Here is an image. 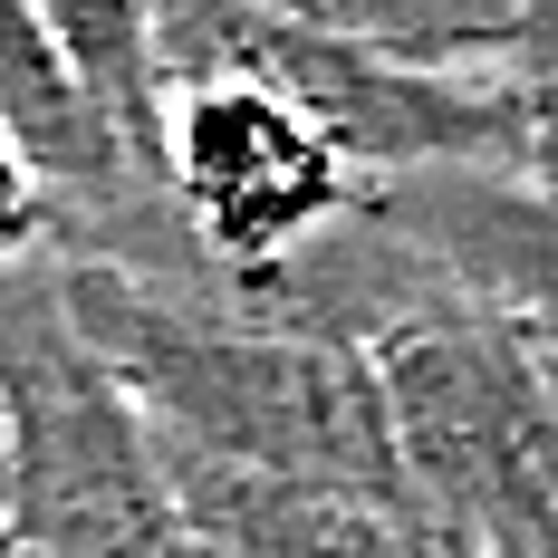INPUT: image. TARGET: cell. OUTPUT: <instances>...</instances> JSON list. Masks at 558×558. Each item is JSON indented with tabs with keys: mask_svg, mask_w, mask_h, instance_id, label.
<instances>
[{
	"mask_svg": "<svg viewBox=\"0 0 558 558\" xmlns=\"http://www.w3.org/2000/svg\"><path fill=\"white\" fill-rule=\"evenodd\" d=\"M472 87H492L510 116V173L520 183H539L558 193V10H520V29H510V49L472 77Z\"/></svg>",
	"mask_w": 558,
	"mask_h": 558,
	"instance_id": "8",
	"label": "cell"
},
{
	"mask_svg": "<svg viewBox=\"0 0 558 558\" xmlns=\"http://www.w3.org/2000/svg\"><path fill=\"white\" fill-rule=\"evenodd\" d=\"M376 213L462 299H482L492 318L558 347V193L520 183V173H414V183L376 193Z\"/></svg>",
	"mask_w": 558,
	"mask_h": 558,
	"instance_id": "6",
	"label": "cell"
},
{
	"mask_svg": "<svg viewBox=\"0 0 558 558\" xmlns=\"http://www.w3.org/2000/svg\"><path fill=\"white\" fill-rule=\"evenodd\" d=\"M58 270H68L87 347L116 366V386L145 404V424L173 452L414 510L404 472H395V424H386L376 356L299 337V328H260V318H241L222 299L135 289V279L77 270V260H58Z\"/></svg>",
	"mask_w": 558,
	"mask_h": 558,
	"instance_id": "1",
	"label": "cell"
},
{
	"mask_svg": "<svg viewBox=\"0 0 558 558\" xmlns=\"http://www.w3.org/2000/svg\"><path fill=\"white\" fill-rule=\"evenodd\" d=\"M10 558H183L165 434L87 347L58 260L0 270Z\"/></svg>",
	"mask_w": 558,
	"mask_h": 558,
	"instance_id": "3",
	"label": "cell"
},
{
	"mask_svg": "<svg viewBox=\"0 0 558 558\" xmlns=\"http://www.w3.org/2000/svg\"><path fill=\"white\" fill-rule=\"evenodd\" d=\"M165 77H251L328 135L376 193L414 173H510V116L472 77H424L356 49L318 10L279 0H183L155 10Z\"/></svg>",
	"mask_w": 558,
	"mask_h": 558,
	"instance_id": "4",
	"label": "cell"
},
{
	"mask_svg": "<svg viewBox=\"0 0 558 558\" xmlns=\"http://www.w3.org/2000/svg\"><path fill=\"white\" fill-rule=\"evenodd\" d=\"M165 193L213 299L308 260L376 203V183L251 77H165Z\"/></svg>",
	"mask_w": 558,
	"mask_h": 558,
	"instance_id": "5",
	"label": "cell"
},
{
	"mask_svg": "<svg viewBox=\"0 0 558 558\" xmlns=\"http://www.w3.org/2000/svg\"><path fill=\"white\" fill-rule=\"evenodd\" d=\"M68 241V213H58L49 173L29 165V145L0 125V270H29V260H58Z\"/></svg>",
	"mask_w": 558,
	"mask_h": 558,
	"instance_id": "9",
	"label": "cell"
},
{
	"mask_svg": "<svg viewBox=\"0 0 558 558\" xmlns=\"http://www.w3.org/2000/svg\"><path fill=\"white\" fill-rule=\"evenodd\" d=\"M434 558H472V549H434Z\"/></svg>",
	"mask_w": 558,
	"mask_h": 558,
	"instance_id": "10",
	"label": "cell"
},
{
	"mask_svg": "<svg viewBox=\"0 0 558 558\" xmlns=\"http://www.w3.org/2000/svg\"><path fill=\"white\" fill-rule=\"evenodd\" d=\"M165 482L183 510V558H434L414 510L366 501V492L279 482V472L203 462L173 444H165Z\"/></svg>",
	"mask_w": 558,
	"mask_h": 558,
	"instance_id": "7",
	"label": "cell"
},
{
	"mask_svg": "<svg viewBox=\"0 0 558 558\" xmlns=\"http://www.w3.org/2000/svg\"><path fill=\"white\" fill-rule=\"evenodd\" d=\"M414 530L472 558H558V347L444 299L376 347Z\"/></svg>",
	"mask_w": 558,
	"mask_h": 558,
	"instance_id": "2",
	"label": "cell"
}]
</instances>
